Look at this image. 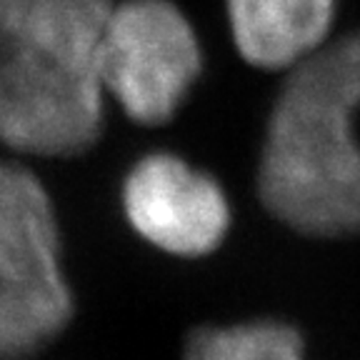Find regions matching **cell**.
Wrapping results in <instances>:
<instances>
[{"instance_id": "1", "label": "cell", "mask_w": 360, "mask_h": 360, "mask_svg": "<svg viewBox=\"0 0 360 360\" xmlns=\"http://www.w3.org/2000/svg\"><path fill=\"white\" fill-rule=\"evenodd\" d=\"M360 30L285 73L258 160V198L288 231L360 236Z\"/></svg>"}, {"instance_id": "2", "label": "cell", "mask_w": 360, "mask_h": 360, "mask_svg": "<svg viewBox=\"0 0 360 360\" xmlns=\"http://www.w3.org/2000/svg\"><path fill=\"white\" fill-rule=\"evenodd\" d=\"M75 313L53 195L25 163L0 158V360H38Z\"/></svg>"}, {"instance_id": "3", "label": "cell", "mask_w": 360, "mask_h": 360, "mask_svg": "<svg viewBox=\"0 0 360 360\" xmlns=\"http://www.w3.org/2000/svg\"><path fill=\"white\" fill-rule=\"evenodd\" d=\"M108 103L158 128L175 118L205 68L202 40L175 0H115L93 56Z\"/></svg>"}, {"instance_id": "4", "label": "cell", "mask_w": 360, "mask_h": 360, "mask_svg": "<svg viewBox=\"0 0 360 360\" xmlns=\"http://www.w3.org/2000/svg\"><path fill=\"white\" fill-rule=\"evenodd\" d=\"M108 101L90 63L0 53V146L18 158H75L101 141Z\"/></svg>"}, {"instance_id": "5", "label": "cell", "mask_w": 360, "mask_h": 360, "mask_svg": "<svg viewBox=\"0 0 360 360\" xmlns=\"http://www.w3.org/2000/svg\"><path fill=\"white\" fill-rule=\"evenodd\" d=\"M120 210L135 238L175 260L210 258L233 228L223 183L173 150L135 158L120 183Z\"/></svg>"}, {"instance_id": "6", "label": "cell", "mask_w": 360, "mask_h": 360, "mask_svg": "<svg viewBox=\"0 0 360 360\" xmlns=\"http://www.w3.org/2000/svg\"><path fill=\"white\" fill-rule=\"evenodd\" d=\"M236 53L265 73H290L333 40L338 0H225Z\"/></svg>"}, {"instance_id": "7", "label": "cell", "mask_w": 360, "mask_h": 360, "mask_svg": "<svg viewBox=\"0 0 360 360\" xmlns=\"http://www.w3.org/2000/svg\"><path fill=\"white\" fill-rule=\"evenodd\" d=\"M115 0H0V53L90 63Z\"/></svg>"}, {"instance_id": "8", "label": "cell", "mask_w": 360, "mask_h": 360, "mask_svg": "<svg viewBox=\"0 0 360 360\" xmlns=\"http://www.w3.org/2000/svg\"><path fill=\"white\" fill-rule=\"evenodd\" d=\"M180 360H310L308 335L281 315L200 323L180 345Z\"/></svg>"}]
</instances>
